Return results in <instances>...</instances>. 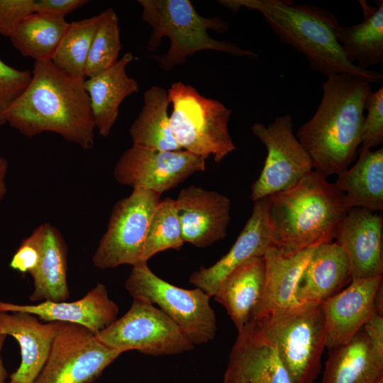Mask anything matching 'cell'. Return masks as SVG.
<instances>
[{
	"label": "cell",
	"instance_id": "6da1fadb",
	"mask_svg": "<svg viewBox=\"0 0 383 383\" xmlns=\"http://www.w3.org/2000/svg\"><path fill=\"white\" fill-rule=\"evenodd\" d=\"M84 80L51 60L35 61L30 81L6 112V123L28 138L52 132L91 149L96 127Z\"/></svg>",
	"mask_w": 383,
	"mask_h": 383
},
{
	"label": "cell",
	"instance_id": "7a4b0ae2",
	"mask_svg": "<svg viewBox=\"0 0 383 383\" xmlns=\"http://www.w3.org/2000/svg\"><path fill=\"white\" fill-rule=\"evenodd\" d=\"M312 118L296 137L307 152L313 170L326 177L340 174L354 161L360 145L366 99L370 83L355 75L327 77Z\"/></svg>",
	"mask_w": 383,
	"mask_h": 383
},
{
	"label": "cell",
	"instance_id": "3957f363",
	"mask_svg": "<svg viewBox=\"0 0 383 383\" xmlns=\"http://www.w3.org/2000/svg\"><path fill=\"white\" fill-rule=\"evenodd\" d=\"M219 4L238 11L242 7L260 12L280 40L302 53L313 70L327 77L339 74L357 76L379 83V72L363 70L348 60L335 30L340 26L329 11L290 0H221Z\"/></svg>",
	"mask_w": 383,
	"mask_h": 383
},
{
	"label": "cell",
	"instance_id": "277c9868",
	"mask_svg": "<svg viewBox=\"0 0 383 383\" xmlns=\"http://www.w3.org/2000/svg\"><path fill=\"white\" fill-rule=\"evenodd\" d=\"M313 170L295 186L269 196L273 245L286 256L332 242L348 209L343 194Z\"/></svg>",
	"mask_w": 383,
	"mask_h": 383
},
{
	"label": "cell",
	"instance_id": "5b68a950",
	"mask_svg": "<svg viewBox=\"0 0 383 383\" xmlns=\"http://www.w3.org/2000/svg\"><path fill=\"white\" fill-rule=\"evenodd\" d=\"M142 19L152 28L147 49L155 51L162 38L170 40L168 51L156 56L159 66L165 71L186 62L188 56L205 50L223 52L236 57L255 59L258 55L237 45L212 38L209 29L225 33L228 25L223 18H206L199 14L189 0H139Z\"/></svg>",
	"mask_w": 383,
	"mask_h": 383
},
{
	"label": "cell",
	"instance_id": "8992f818",
	"mask_svg": "<svg viewBox=\"0 0 383 383\" xmlns=\"http://www.w3.org/2000/svg\"><path fill=\"white\" fill-rule=\"evenodd\" d=\"M255 319L276 348L291 383H314L327 337L322 304H299Z\"/></svg>",
	"mask_w": 383,
	"mask_h": 383
},
{
	"label": "cell",
	"instance_id": "52a82bcc",
	"mask_svg": "<svg viewBox=\"0 0 383 383\" xmlns=\"http://www.w3.org/2000/svg\"><path fill=\"white\" fill-rule=\"evenodd\" d=\"M167 93L171 131L182 150L220 162L236 149L228 128L232 111L223 103L182 82L173 83Z\"/></svg>",
	"mask_w": 383,
	"mask_h": 383
},
{
	"label": "cell",
	"instance_id": "ba28073f",
	"mask_svg": "<svg viewBox=\"0 0 383 383\" xmlns=\"http://www.w3.org/2000/svg\"><path fill=\"white\" fill-rule=\"evenodd\" d=\"M125 287L133 299L157 305L194 345L213 339L216 318L203 290L183 289L157 276L148 262L133 266Z\"/></svg>",
	"mask_w": 383,
	"mask_h": 383
},
{
	"label": "cell",
	"instance_id": "9c48e42d",
	"mask_svg": "<svg viewBox=\"0 0 383 383\" xmlns=\"http://www.w3.org/2000/svg\"><path fill=\"white\" fill-rule=\"evenodd\" d=\"M95 335L100 342L121 353L137 350L155 356L177 355L194 348L161 309L138 299H133L123 316Z\"/></svg>",
	"mask_w": 383,
	"mask_h": 383
},
{
	"label": "cell",
	"instance_id": "30bf717a",
	"mask_svg": "<svg viewBox=\"0 0 383 383\" xmlns=\"http://www.w3.org/2000/svg\"><path fill=\"white\" fill-rule=\"evenodd\" d=\"M160 201V194L143 189H133L117 201L93 255L94 265L104 270L140 263L150 219Z\"/></svg>",
	"mask_w": 383,
	"mask_h": 383
},
{
	"label": "cell",
	"instance_id": "8fae6325",
	"mask_svg": "<svg viewBox=\"0 0 383 383\" xmlns=\"http://www.w3.org/2000/svg\"><path fill=\"white\" fill-rule=\"evenodd\" d=\"M121 354L87 328L64 323L33 383H92Z\"/></svg>",
	"mask_w": 383,
	"mask_h": 383
},
{
	"label": "cell",
	"instance_id": "7c38bea8",
	"mask_svg": "<svg viewBox=\"0 0 383 383\" xmlns=\"http://www.w3.org/2000/svg\"><path fill=\"white\" fill-rule=\"evenodd\" d=\"M251 129L267 152L261 173L251 187L253 201L295 186L313 171L307 152L293 133L290 114L277 116L267 126L255 123Z\"/></svg>",
	"mask_w": 383,
	"mask_h": 383
},
{
	"label": "cell",
	"instance_id": "4fadbf2b",
	"mask_svg": "<svg viewBox=\"0 0 383 383\" xmlns=\"http://www.w3.org/2000/svg\"><path fill=\"white\" fill-rule=\"evenodd\" d=\"M205 169V160L187 150L162 151L133 145L116 162L113 177L121 185L162 194Z\"/></svg>",
	"mask_w": 383,
	"mask_h": 383
},
{
	"label": "cell",
	"instance_id": "5bb4252c",
	"mask_svg": "<svg viewBox=\"0 0 383 383\" xmlns=\"http://www.w3.org/2000/svg\"><path fill=\"white\" fill-rule=\"evenodd\" d=\"M222 383H291L276 348L256 319L238 331Z\"/></svg>",
	"mask_w": 383,
	"mask_h": 383
},
{
	"label": "cell",
	"instance_id": "9a60e30c",
	"mask_svg": "<svg viewBox=\"0 0 383 383\" xmlns=\"http://www.w3.org/2000/svg\"><path fill=\"white\" fill-rule=\"evenodd\" d=\"M383 217L377 211L352 208L343 218L334 239L348 259L352 281L382 275Z\"/></svg>",
	"mask_w": 383,
	"mask_h": 383
},
{
	"label": "cell",
	"instance_id": "2e32d148",
	"mask_svg": "<svg viewBox=\"0 0 383 383\" xmlns=\"http://www.w3.org/2000/svg\"><path fill=\"white\" fill-rule=\"evenodd\" d=\"M175 202L184 243L205 248L225 238L231 221L226 196L191 185L180 191Z\"/></svg>",
	"mask_w": 383,
	"mask_h": 383
},
{
	"label": "cell",
	"instance_id": "e0dca14e",
	"mask_svg": "<svg viewBox=\"0 0 383 383\" xmlns=\"http://www.w3.org/2000/svg\"><path fill=\"white\" fill-rule=\"evenodd\" d=\"M269 196L254 201L248 219L229 251L209 267H201L189 277V282L213 296L221 280L245 261L264 257L273 245L268 220Z\"/></svg>",
	"mask_w": 383,
	"mask_h": 383
},
{
	"label": "cell",
	"instance_id": "ac0fdd59",
	"mask_svg": "<svg viewBox=\"0 0 383 383\" xmlns=\"http://www.w3.org/2000/svg\"><path fill=\"white\" fill-rule=\"evenodd\" d=\"M382 283V275L353 280L322 304L328 350L349 342L376 313L374 297Z\"/></svg>",
	"mask_w": 383,
	"mask_h": 383
},
{
	"label": "cell",
	"instance_id": "d6986e66",
	"mask_svg": "<svg viewBox=\"0 0 383 383\" xmlns=\"http://www.w3.org/2000/svg\"><path fill=\"white\" fill-rule=\"evenodd\" d=\"M1 312H26L44 322L60 321L79 324L95 335L117 319L118 307L106 286L97 283L80 299L72 302L42 301L35 305H19L0 301Z\"/></svg>",
	"mask_w": 383,
	"mask_h": 383
},
{
	"label": "cell",
	"instance_id": "ffe728a7",
	"mask_svg": "<svg viewBox=\"0 0 383 383\" xmlns=\"http://www.w3.org/2000/svg\"><path fill=\"white\" fill-rule=\"evenodd\" d=\"M26 312L0 311V333L13 337L21 348V362L10 379L13 383H33L42 370L52 341L64 323L41 322Z\"/></svg>",
	"mask_w": 383,
	"mask_h": 383
},
{
	"label": "cell",
	"instance_id": "44dd1931",
	"mask_svg": "<svg viewBox=\"0 0 383 383\" xmlns=\"http://www.w3.org/2000/svg\"><path fill=\"white\" fill-rule=\"evenodd\" d=\"M352 282L348 259L335 243L318 245L299 279L295 297L299 304H323Z\"/></svg>",
	"mask_w": 383,
	"mask_h": 383
},
{
	"label": "cell",
	"instance_id": "7402d4cb",
	"mask_svg": "<svg viewBox=\"0 0 383 383\" xmlns=\"http://www.w3.org/2000/svg\"><path fill=\"white\" fill-rule=\"evenodd\" d=\"M265 275L264 257L251 258L228 273L213 295L238 331L255 319L263 294Z\"/></svg>",
	"mask_w": 383,
	"mask_h": 383
},
{
	"label": "cell",
	"instance_id": "603a6c76",
	"mask_svg": "<svg viewBox=\"0 0 383 383\" xmlns=\"http://www.w3.org/2000/svg\"><path fill=\"white\" fill-rule=\"evenodd\" d=\"M133 59L132 53L126 52L111 67L84 80L95 127L103 137L110 134L123 101L138 91L137 81L126 73Z\"/></svg>",
	"mask_w": 383,
	"mask_h": 383
},
{
	"label": "cell",
	"instance_id": "cb8c5ba5",
	"mask_svg": "<svg viewBox=\"0 0 383 383\" xmlns=\"http://www.w3.org/2000/svg\"><path fill=\"white\" fill-rule=\"evenodd\" d=\"M383 382V356L362 328L347 343L328 350L321 383Z\"/></svg>",
	"mask_w": 383,
	"mask_h": 383
},
{
	"label": "cell",
	"instance_id": "d4e9b609",
	"mask_svg": "<svg viewBox=\"0 0 383 383\" xmlns=\"http://www.w3.org/2000/svg\"><path fill=\"white\" fill-rule=\"evenodd\" d=\"M317 246L311 247L290 257L283 255L274 245L268 248L264 255V291L255 319L271 311L299 304L295 297L296 286Z\"/></svg>",
	"mask_w": 383,
	"mask_h": 383
},
{
	"label": "cell",
	"instance_id": "484cf974",
	"mask_svg": "<svg viewBox=\"0 0 383 383\" xmlns=\"http://www.w3.org/2000/svg\"><path fill=\"white\" fill-rule=\"evenodd\" d=\"M359 158L338 175L335 186L343 194L348 209L383 210V148L357 151Z\"/></svg>",
	"mask_w": 383,
	"mask_h": 383
},
{
	"label": "cell",
	"instance_id": "4316f807",
	"mask_svg": "<svg viewBox=\"0 0 383 383\" xmlns=\"http://www.w3.org/2000/svg\"><path fill=\"white\" fill-rule=\"evenodd\" d=\"M377 6L366 0H359L363 20L349 26H339L336 38L349 62L363 70L383 62V1H375Z\"/></svg>",
	"mask_w": 383,
	"mask_h": 383
},
{
	"label": "cell",
	"instance_id": "83f0119b",
	"mask_svg": "<svg viewBox=\"0 0 383 383\" xmlns=\"http://www.w3.org/2000/svg\"><path fill=\"white\" fill-rule=\"evenodd\" d=\"M67 273L66 242L55 226L45 223L40 260L36 268L30 273L34 289L30 299L56 302L67 300L70 297Z\"/></svg>",
	"mask_w": 383,
	"mask_h": 383
},
{
	"label": "cell",
	"instance_id": "f1b7e54d",
	"mask_svg": "<svg viewBox=\"0 0 383 383\" xmlns=\"http://www.w3.org/2000/svg\"><path fill=\"white\" fill-rule=\"evenodd\" d=\"M169 104L165 89L152 86L145 91L143 108L129 129L133 145L162 151L182 150L171 131Z\"/></svg>",
	"mask_w": 383,
	"mask_h": 383
},
{
	"label": "cell",
	"instance_id": "f546056e",
	"mask_svg": "<svg viewBox=\"0 0 383 383\" xmlns=\"http://www.w3.org/2000/svg\"><path fill=\"white\" fill-rule=\"evenodd\" d=\"M69 23L63 17L34 12L18 26L10 38L11 44L35 61L51 60Z\"/></svg>",
	"mask_w": 383,
	"mask_h": 383
},
{
	"label": "cell",
	"instance_id": "4dcf8cb0",
	"mask_svg": "<svg viewBox=\"0 0 383 383\" xmlns=\"http://www.w3.org/2000/svg\"><path fill=\"white\" fill-rule=\"evenodd\" d=\"M101 18L102 12L69 23L51 58L52 63L72 76L84 79L89 52Z\"/></svg>",
	"mask_w": 383,
	"mask_h": 383
},
{
	"label": "cell",
	"instance_id": "1f68e13d",
	"mask_svg": "<svg viewBox=\"0 0 383 383\" xmlns=\"http://www.w3.org/2000/svg\"><path fill=\"white\" fill-rule=\"evenodd\" d=\"M184 243L175 199L167 197L161 200L151 217L141 262H148L159 252L168 249L179 250Z\"/></svg>",
	"mask_w": 383,
	"mask_h": 383
},
{
	"label": "cell",
	"instance_id": "d6a6232c",
	"mask_svg": "<svg viewBox=\"0 0 383 383\" xmlns=\"http://www.w3.org/2000/svg\"><path fill=\"white\" fill-rule=\"evenodd\" d=\"M122 48L118 18L111 8L102 11L89 52L85 77H91L113 66Z\"/></svg>",
	"mask_w": 383,
	"mask_h": 383
},
{
	"label": "cell",
	"instance_id": "836d02e7",
	"mask_svg": "<svg viewBox=\"0 0 383 383\" xmlns=\"http://www.w3.org/2000/svg\"><path fill=\"white\" fill-rule=\"evenodd\" d=\"M365 110L360 148L357 151L371 150L383 142V87L368 95Z\"/></svg>",
	"mask_w": 383,
	"mask_h": 383
},
{
	"label": "cell",
	"instance_id": "e575fe53",
	"mask_svg": "<svg viewBox=\"0 0 383 383\" xmlns=\"http://www.w3.org/2000/svg\"><path fill=\"white\" fill-rule=\"evenodd\" d=\"M31 76L32 72L13 68L0 59V126L6 123V112L25 90Z\"/></svg>",
	"mask_w": 383,
	"mask_h": 383
},
{
	"label": "cell",
	"instance_id": "d590c367",
	"mask_svg": "<svg viewBox=\"0 0 383 383\" xmlns=\"http://www.w3.org/2000/svg\"><path fill=\"white\" fill-rule=\"evenodd\" d=\"M45 223L38 226L25 238L13 254L10 267L21 273H30L36 268L42 250Z\"/></svg>",
	"mask_w": 383,
	"mask_h": 383
},
{
	"label": "cell",
	"instance_id": "8d00e7d4",
	"mask_svg": "<svg viewBox=\"0 0 383 383\" xmlns=\"http://www.w3.org/2000/svg\"><path fill=\"white\" fill-rule=\"evenodd\" d=\"M35 12V0H0V35L11 38L20 23Z\"/></svg>",
	"mask_w": 383,
	"mask_h": 383
},
{
	"label": "cell",
	"instance_id": "74e56055",
	"mask_svg": "<svg viewBox=\"0 0 383 383\" xmlns=\"http://www.w3.org/2000/svg\"><path fill=\"white\" fill-rule=\"evenodd\" d=\"M89 2L87 0H35V12L65 18Z\"/></svg>",
	"mask_w": 383,
	"mask_h": 383
},
{
	"label": "cell",
	"instance_id": "f35d334b",
	"mask_svg": "<svg viewBox=\"0 0 383 383\" xmlns=\"http://www.w3.org/2000/svg\"><path fill=\"white\" fill-rule=\"evenodd\" d=\"M362 330L375 350L383 356V316L374 313L365 323Z\"/></svg>",
	"mask_w": 383,
	"mask_h": 383
},
{
	"label": "cell",
	"instance_id": "ab89813d",
	"mask_svg": "<svg viewBox=\"0 0 383 383\" xmlns=\"http://www.w3.org/2000/svg\"><path fill=\"white\" fill-rule=\"evenodd\" d=\"M9 169V162L6 158L0 156V201L6 193V177Z\"/></svg>",
	"mask_w": 383,
	"mask_h": 383
},
{
	"label": "cell",
	"instance_id": "60d3db41",
	"mask_svg": "<svg viewBox=\"0 0 383 383\" xmlns=\"http://www.w3.org/2000/svg\"><path fill=\"white\" fill-rule=\"evenodd\" d=\"M6 335L0 333V383H6L5 380L8 376L7 372L3 365L1 358V350Z\"/></svg>",
	"mask_w": 383,
	"mask_h": 383
},
{
	"label": "cell",
	"instance_id": "b9f144b4",
	"mask_svg": "<svg viewBox=\"0 0 383 383\" xmlns=\"http://www.w3.org/2000/svg\"><path fill=\"white\" fill-rule=\"evenodd\" d=\"M379 383H383V382H379Z\"/></svg>",
	"mask_w": 383,
	"mask_h": 383
},
{
	"label": "cell",
	"instance_id": "7bdbcfd3",
	"mask_svg": "<svg viewBox=\"0 0 383 383\" xmlns=\"http://www.w3.org/2000/svg\"><path fill=\"white\" fill-rule=\"evenodd\" d=\"M9 383H13V382H9Z\"/></svg>",
	"mask_w": 383,
	"mask_h": 383
}]
</instances>
